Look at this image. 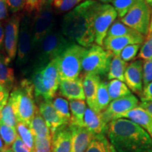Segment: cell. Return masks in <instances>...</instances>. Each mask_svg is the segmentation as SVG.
<instances>
[{"instance_id":"45","label":"cell","mask_w":152,"mask_h":152,"mask_svg":"<svg viewBox=\"0 0 152 152\" xmlns=\"http://www.w3.org/2000/svg\"><path fill=\"white\" fill-rule=\"evenodd\" d=\"M42 0H26L25 9L28 12L37 11L41 8Z\"/></svg>"},{"instance_id":"32","label":"cell","mask_w":152,"mask_h":152,"mask_svg":"<svg viewBox=\"0 0 152 152\" xmlns=\"http://www.w3.org/2000/svg\"><path fill=\"white\" fill-rule=\"evenodd\" d=\"M54 107L58 115L61 117L66 125H69L71 122V111H70L69 102L64 97H56L52 102Z\"/></svg>"},{"instance_id":"52","label":"cell","mask_w":152,"mask_h":152,"mask_svg":"<svg viewBox=\"0 0 152 152\" xmlns=\"http://www.w3.org/2000/svg\"><path fill=\"white\" fill-rule=\"evenodd\" d=\"M98 1L103 4H109L111 3L113 0H98Z\"/></svg>"},{"instance_id":"24","label":"cell","mask_w":152,"mask_h":152,"mask_svg":"<svg viewBox=\"0 0 152 152\" xmlns=\"http://www.w3.org/2000/svg\"><path fill=\"white\" fill-rule=\"evenodd\" d=\"M30 129L35 137H52V132L46 122L39 113V109L36 111L29 125Z\"/></svg>"},{"instance_id":"4","label":"cell","mask_w":152,"mask_h":152,"mask_svg":"<svg viewBox=\"0 0 152 152\" xmlns=\"http://www.w3.org/2000/svg\"><path fill=\"white\" fill-rule=\"evenodd\" d=\"M73 44L74 42L68 39L62 33L52 30L35 49L36 54L33 68H45L51 61L60 56Z\"/></svg>"},{"instance_id":"3","label":"cell","mask_w":152,"mask_h":152,"mask_svg":"<svg viewBox=\"0 0 152 152\" xmlns=\"http://www.w3.org/2000/svg\"><path fill=\"white\" fill-rule=\"evenodd\" d=\"M34 87L32 82L24 79L16 87L9 95L14 106L18 122L29 125L37 111L34 99Z\"/></svg>"},{"instance_id":"47","label":"cell","mask_w":152,"mask_h":152,"mask_svg":"<svg viewBox=\"0 0 152 152\" xmlns=\"http://www.w3.org/2000/svg\"><path fill=\"white\" fill-rule=\"evenodd\" d=\"M8 16V7L5 0H0V20Z\"/></svg>"},{"instance_id":"40","label":"cell","mask_w":152,"mask_h":152,"mask_svg":"<svg viewBox=\"0 0 152 152\" xmlns=\"http://www.w3.org/2000/svg\"><path fill=\"white\" fill-rule=\"evenodd\" d=\"M138 56L142 60H147L152 58V35L147 38V41L141 47Z\"/></svg>"},{"instance_id":"26","label":"cell","mask_w":152,"mask_h":152,"mask_svg":"<svg viewBox=\"0 0 152 152\" xmlns=\"http://www.w3.org/2000/svg\"><path fill=\"white\" fill-rule=\"evenodd\" d=\"M15 80L14 71L12 68L9 67L6 56L0 54V84L4 85L11 90Z\"/></svg>"},{"instance_id":"16","label":"cell","mask_w":152,"mask_h":152,"mask_svg":"<svg viewBox=\"0 0 152 152\" xmlns=\"http://www.w3.org/2000/svg\"><path fill=\"white\" fill-rule=\"evenodd\" d=\"M85 128L94 137L107 136L109 125L106 123L101 113L87 107L84 116Z\"/></svg>"},{"instance_id":"6","label":"cell","mask_w":152,"mask_h":152,"mask_svg":"<svg viewBox=\"0 0 152 152\" xmlns=\"http://www.w3.org/2000/svg\"><path fill=\"white\" fill-rule=\"evenodd\" d=\"M87 49L75 43L58 56L60 80H73L79 77L83 70L82 61Z\"/></svg>"},{"instance_id":"14","label":"cell","mask_w":152,"mask_h":152,"mask_svg":"<svg viewBox=\"0 0 152 152\" xmlns=\"http://www.w3.org/2000/svg\"><path fill=\"white\" fill-rule=\"evenodd\" d=\"M143 63L142 59L134 61L125 71V82L130 90L138 94L143 91Z\"/></svg>"},{"instance_id":"27","label":"cell","mask_w":152,"mask_h":152,"mask_svg":"<svg viewBox=\"0 0 152 152\" xmlns=\"http://www.w3.org/2000/svg\"><path fill=\"white\" fill-rule=\"evenodd\" d=\"M107 89L111 102L132 94L124 82L116 79L111 80L107 83Z\"/></svg>"},{"instance_id":"19","label":"cell","mask_w":152,"mask_h":152,"mask_svg":"<svg viewBox=\"0 0 152 152\" xmlns=\"http://www.w3.org/2000/svg\"><path fill=\"white\" fill-rule=\"evenodd\" d=\"M39 111L52 132V135L58 128L66 125L55 109L52 101L41 102L39 106Z\"/></svg>"},{"instance_id":"44","label":"cell","mask_w":152,"mask_h":152,"mask_svg":"<svg viewBox=\"0 0 152 152\" xmlns=\"http://www.w3.org/2000/svg\"><path fill=\"white\" fill-rule=\"evenodd\" d=\"M11 149L14 152H31L18 135L11 146Z\"/></svg>"},{"instance_id":"30","label":"cell","mask_w":152,"mask_h":152,"mask_svg":"<svg viewBox=\"0 0 152 152\" xmlns=\"http://www.w3.org/2000/svg\"><path fill=\"white\" fill-rule=\"evenodd\" d=\"M111 103V99L107 89V83L101 81L96 94V109L98 113L105 111Z\"/></svg>"},{"instance_id":"57","label":"cell","mask_w":152,"mask_h":152,"mask_svg":"<svg viewBox=\"0 0 152 152\" xmlns=\"http://www.w3.org/2000/svg\"><path fill=\"white\" fill-rule=\"evenodd\" d=\"M149 134H150V136H151V138H152V131H151V132L149 133Z\"/></svg>"},{"instance_id":"20","label":"cell","mask_w":152,"mask_h":152,"mask_svg":"<svg viewBox=\"0 0 152 152\" xmlns=\"http://www.w3.org/2000/svg\"><path fill=\"white\" fill-rule=\"evenodd\" d=\"M72 133L71 152H85L94 136L85 127L69 125Z\"/></svg>"},{"instance_id":"49","label":"cell","mask_w":152,"mask_h":152,"mask_svg":"<svg viewBox=\"0 0 152 152\" xmlns=\"http://www.w3.org/2000/svg\"><path fill=\"white\" fill-rule=\"evenodd\" d=\"M4 39V31L2 24L0 22V50L2 48Z\"/></svg>"},{"instance_id":"53","label":"cell","mask_w":152,"mask_h":152,"mask_svg":"<svg viewBox=\"0 0 152 152\" xmlns=\"http://www.w3.org/2000/svg\"><path fill=\"white\" fill-rule=\"evenodd\" d=\"M144 1L148 4V5H149V7H152V0H144Z\"/></svg>"},{"instance_id":"17","label":"cell","mask_w":152,"mask_h":152,"mask_svg":"<svg viewBox=\"0 0 152 152\" xmlns=\"http://www.w3.org/2000/svg\"><path fill=\"white\" fill-rule=\"evenodd\" d=\"M59 93L62 96L69 100H85L82 78L60 80Z\"/></svg>"},{"instance_id":"34","label":"cell","mask_w":152,"mask_h":152,"mask_svg":"<svg viewBox=\"0 0 152 152\" xmlns=\"http://www.w3.org/2000/svg\"><path fill=\"white\" fill-rule=\"evenodd\" d=\"M0 135L6 147L10 148L18 134L16 128L9 126L4 123L0 122Z\"/></svg>"},{"instance_id":"23","label":"cell","mask_w":152,"mask_h":152,"mask_svg":"<svg viewBox=\"0 0 152 152\" xmlns=\"http://www.w3.org/2000/svg\"><path fill=\"white\" fill-rule=\"evenodd\" d=\"M71 122L69 125L85 127L84 116L87 106L85 100H69Z\"/></svg>"},{"instance_id":"51","label":"cell","mask_w":152,"mask_h":152,"mask_svg":"<svg viewBox=\"0 0 152 152\" xmlns=\"http://www.w3.org/2000/svg\"><path fill=\"white\" fill-rule=\"evenodd\" d=\"M7 149H9V148L6 147L1 137V135H0V152H4Z\"/></svg>"},{"instance_id":"12","label":"cell","mask_w":152,"mask_h":152,"mask_svg":"<svg viewBox=\"0 0 152 152\" xmlns=\"http://www.w3.org/2000/svg\"><path fill=\"white\" fill-rule=\"evenodd\" d=\"M140 105V102L134 94H131L124 97L117 99L111 101L109 106L105 111L102 112V117L104 121L108 124L113 121V118L119 114L124 113L125 112L137 107Z\"/></svg>"},{"instance_id":"9","label":"cell","mask_w":152,"mask_h":152,"mask_svg":"<svg viewBox=\"0 0 152 152\" xmlns=\"http://www.w3.org/2000/svg\"><path fill=\"white\" fill-rule=\"evenodd\" d=\"M118 16L116 11L109 4L101 2L94 17V28L95 42L99 46H103L104 40L107 36L110 27Z\"/></svg>"},{"instance_id":"18","label":"cell","mask_w":152,"mask_h":152,"mask_svg":"<svg viewBox=\"0 0 152 152\" xmlns=\"http://www.w3.org/2000/svg\"><path fill=\"white\" fill-rule=\"evenodd\" d=\"M72 133L69 125L58 128L52 134V152H71Z\"/></svg>"},{"instance_id":"25","label":"cell","mask_w":152,"mask_h":152,"mask_svg":"<svg viewBox=\"0 0 152 152\" xmlns=\"http://www.w3.org/2000/svg\"><path fill=\"white\" fill-rule=\"evenodd\" d=\"M128 66V63L122 60L121 56L113 55L110 64L109 73L107 74L108 80H111L116 79L125 82L124 74Z\"/></svg>"},{"instance_id":"8","label":"cell","mask_w":152,"mask_h":152,"mask_svg":"<svg viewBox=\"0 0 152 152\" xmlns=\"http://www.w3.org/2000/svg\"><path fill=\"white\" fill-rule=\"evenodd\" d=\"M151 9L144 0H137L121 21L137 33L146 36L149 33Z\"/></svg>"},{"instance_id":"46","label":"cell","mask_w":152,"mask_h":152,"mask_svg":"<svg viewBox=\"0 0 152 152\" xmlns=\"http://www.w3.org/2000/svg\"><path fill=\"white\" fill-rule=\"evenodd\" d=\"M141 100L142 102H152V82L143 88Z\"/></svg>"},{"instance_id":"56","label":"cell","mask_w":152,"mask_h":152,"mask_svg":"<svg viewBox=\"0 0 152 152\" xmlns=\"http://www.w3.org/2000/svg\"><path fill=\"white\" fill-rule=\"evenodd\" d=\"M1 119V111H0V121Z\"/></svg>"},{"instance_id":"7","label":"cell","mask_w":152,"mask_h":152,"mask_svg":"<svg viewBox=\"0 0 152 152\" xmlns=\"http://www.w3.org/2000/svg\"><path fill=\"white\" fill-rule=\"evenodd\" d=\"M52 0H49L37 11L32 20L33 46L35 49L42 40L52 32L54 28V14L51 5Z\"/></svg>"},{"instance_id":"21","label":"cell","mask_w":152,"mask_h":152,"mask_svg":"<svg viewBox=\"0 0 152 152\" xmlns=\"http://www.w3.org/2000/svg\"><path fill=\"white\" fill-rule=\"evenodd\" d=\"M118 118L130 120L147 130L149 134L152 131V117L140 106L124 113L115 115L113 121Z\"/></svg>"},{"instance_id":"2","label":"cell","mask_w":152,"mask_h":152,"mask_svg":"<svg viewBox=\"0 0 152 152\" xmlns=\"http://www.w3.org/2000/svg\"><path fill=\"white\" fill-rule=\"evenodd\" d=\"M108 140L116 152H152V138L147 130L128 119L111 121Z\"/></svg>"},{"instance_id":"41","label":"cell","mask_w":152,"mask_h":152,"mask_svg":"<svg viewBox=\"0 0 152 152\" xmlns=\"http://www.w3.org/2000/svg\"><path fill=\"white\" fill-rule=\"evenodd\" d=\"M152 82V58L143 63V88Z\"/></svg>"},{"instance_id":"48","label":"cell","mask_w":152,"mask_h":152,"mask_svg":"<svg viewBox=\"0 0 152 152\" xmlns=\"http://www.w3.org/2000/svg\"><path fill=\"white\" fill-rule=\"evenodd\" d=\"M139 106L145 110L152 117V102H142Z\"/></svg>"},{"instance_id":"5","label":"cell","mask_w":152,"mask_h":152,"mask_svg":"<svg viewBox=\"0 0 152 152\" xmlns=\"http://www.w3.org/2000/svg\"><path fill=\"white\" fill-rule=\"evenodd\" d=\"M113 54L104 47L93 45L87 48L82 61V69L87 73L104 76L109 73Z\"/></svg>"},{"instance_id":"1","label":"cell","mask_w":152,"mask_h":152,"mask_svg":"<svg viewBox=\"0 0 152 152\" xmlns=\"http://www.w3.org/2000/svg\"><path fill=\"white\" fill-rule=\"evenodd\" d=\"M101 2L86 0L66 14L62 19L61 33L68 39L90 48L95 42L94 17Z\"/></svg>"},{"instance_id":"29","label":"cell","mask_w":152,"mask_h":152,"mask_svg":"<svg viewBox=\"0 0 152 152\" xmlns=\"http://www.w3.org/2000/svg\"><path fill=\"white\" fill-rule=\"evenodd\" d=\"M44 68H33L31 76V81L34 87V94L37 99L42 98L44 101H47L46 91L42 85V71Z\"/></svg>"},{"instance_id":"38","label":"cell","mask_w":152,"mask_h":152,"mask_svg":"<svg viewBox=\"0 0 152 152\" xmlns=\"http://www.w3.org/2000/svg\"><path fill=\"white\" fill-rule=\"evenodd\" d=\"M141 47L142 44H134V45H128L121 51L120 56L122 58V60L125 62L130 61L135 58Z\"/></svg>"},{"instance_id":"28","label":"cell","mask_w":152,"mask_h":152,"mask_svg":"<svg viewBox=\"0 0 152 152\" xmlns=\"http://www.w3.org/2000/svg\"><path fill=\"white\" fill-rule=\"evenodd\" d=\"M85 152H116L106 136L94 137Z\"/></svg>"},{"instance_id":"42","label":"cell","mask_w":152,"mask_h":152,"mask_svg":"<svg viewBox=\"0 0 152 152\" xmlns=\"http://www.w3.org/2000/svg\"><path fill=\"white\" fill-rule=\"evenodd\" d=\"M8 9L12 13H17L26 7V0H5Z\"/></svg>"},{"instance_id":"54","label":"cell","mask_w":152,"mask_h":152,"mask_svg":"<svg viewBox=\"0 0 152 152\" xmlns=\"http://www.w3.org/2000/svg\"><path fill=\"white\" fill-rule=\"evenodd\" d=\"M49 1V0H42V6H43L45 3L47 2V1ZM42 6H41V7H42Z\"/></svg>"},{"instance_id":"33","label":"cell","mask_w":152,"mask_h":152,"mask_svg":"<svg viewBox=\"0 0 152 152\" xmlns=\"http://www.w3.org/2000/svg\"><path fill=\"white\" fill-rule=\"evenodd\" d=\"M139 33L123 23L121 20H115L108 31V37H118V36L136 35Z\"/></svg>"},{"instance_id":"55","label":"cell","mask_w":152,"mask_h":152,"mask_svg":"<svg viewBox=\"0 0 152 152\" xmlns=\"http://www.w3.org/2000/svg\"><path fill=\"white\" fill-rule=\"evenodd\" d=\"M4 152H14V151H13L11 148H9V149H7Z\"/></svg>"},{"instance_id":"37","label":"cell","mask_w":152,"mask_h":152,"mask_svg":"<svg viewBox=\"0 0 152 152\" xmlns=\"http://www.w3.org/2000/svg\"><path fill=\"white\" fill-rule=\"evenodd\" d=\"M83 0H52V4L58 12H66L75 8Z\"/></svg>"},{"instance_id":"10","label":"cell","mask_w":152,"mask_h":152,"mask_svg":"<svg viewBox=\"0 0 152 152\" xmlns=\"http://www.w3.org/2000/svg\"><path fill=\"white\" fill-rule=\"evenodd\" d=\"M33 50L32 21L28 17H26L21 20L19 33L16 58V64L18 67H22L27 64Z\"/></svg>"},{"instance_id":"22","label":"cell","mask_w":152,"mask_h":152,"mask_svg":"<svg viewBox=\"0 0 152 152\" xmlns=\"http://www.w3.org/2000/svg\"><path fill=\"white\" fill-rule=\"evenodd\" d=\"M101 80L100 77L92 73H87L83 80V89L88 107L97 112L96 109V94ZM98 113V112H97Z\"/></svg>"},{"instance_id":"36","label":"cell","mask_w":152,"mask_h":152,"mask_svg":"<svg viewBox=\"0 0 152 152\" xmlns=\"http://www.w3.org/2000/svg\"><path fill=\"white\" fill-rule=\"evenodd\" d=\"M137 1V0H113L111 3L113 7L116 11L118 16L121 18L125 16Z\"/></svg>"},{"instance_id":"31","label":"cell","mask_w":152,"mask_h":152,"mask_svg":"<svg viewBox=\"0 0 152 152\" xmlns=\"http://www.w3.org/2000/svg\"><path fill=\"white\" fill-rule=\"evenodd\" d=\"M16 129L18 136L29 148L30 151L35 152V137L30 130L29 125L25 123L18 122Z\"/></svg>"},{"instance_id":"11","label":"cell","mask_w":152,"mask_h":152,"mask_svg":"<svg viewBox=\"0 0 152 152\" xmlns=\"http://www.w3.org/2000/svg\"><path fill=\"white\" fill-rule=\"evenodd\" d=\"M20 27V18L17 15L9 18L6 23L4 30V49L6 58L9 64H10L16 58L17 54Z\"/></svg>"},{"instance_id":"15","label":"cell","mask_w":152,"mask_h":152,"mask_svg":"<svg viewBox=\"0 0 152 152\" xmlns=\"http://www.w3.org/2000/svg\"><path fill=\"white\" fill-rule=\"evenodd\" d=\"M145 36L138 33L136 35L108 37L104 40L103 46L106 50L111 52L114 55L120 56L121 51L125 47L134 44H142L145 40Z\"/></svg>"},{"instance_id":"43","label":"cell","mask_w":152,"mask_h":152,"mask_svg":"<svg viewBox=\"0 0 152 152\" xmlns=\"http://www.w3.org/2000/svg\"><path fill=\"white\" fill-rule=\"evenodd\" d=\"M10 90L4 85L0 84V111L3 109L7 104L9 98Z\"/></svg>"},{"instance_id":"50","label":"cell","mask_w":152,"mask_h":152,"mask_svg":"<svg viewBox=\"0 0 152 152\" xmlns=\"http://www.w3.org/2000/svg\"><path fill=\"white\" fill-rule=\"evenodd\" d=\"M152 35V9H151V17H150V24H149V33L147 35L146 39L149 38L150 36Z\"/></svg>"},{"instance_id":"13","label":"cell","mask_w":152,"mask_h":152,"mask_svg":"<svg viewBox=\"0 0 152 152\" xmlns=\"http://www.w3.org/2000/svg\"><path fill=\"white\" fill-rule=\"evenodd\" d=\"M60 83L58 57L51 61L44 68L42 71V85L46 91L47 101H52Z\"/></svg>"},{"instance_id":"35","label":"cell","mask_w":152,"mask_h":152,"mask_svg":"<svg viewBox=\"0 0 152 152\" xmlns=\"http://www.w3.org/2000/svg\"><path fill=\"white\" fill-rule=\"evenodd\" d=\"M0 122L4 123L9 126L14 127V128H16L18 123L12 102L9 98L7 104L1 110V119Z\"/></svg>"},{"instance_id":"39","label":"cell","mask_w":152,"mask_h":152,"mask_svg":"<svg viewBox=\"0 0 152 152\" xmlns=\"http://www.w3.org/2000/svg\"><path fill=\"white\" fill-rule=\"evenodd\" d=\"M35 152H52V137H35Z\"/></svg>"}]
</instances>
